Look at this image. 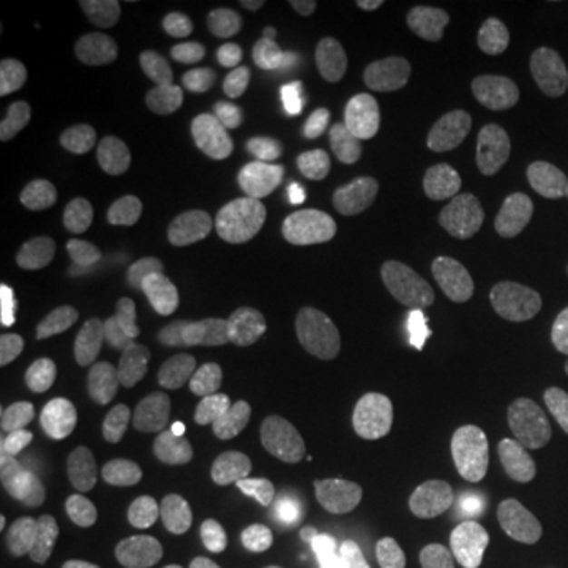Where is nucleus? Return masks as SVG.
<instances>
[{"mask_svg": "<svg viewBox=\"0 0 568 568\" xmlns=\"http://www.w3.org/2000/svg\"><path fill=\"white\" fill-rule=\"evenodd\" d=\"M443 343L422 329H397L376 339L361 358V389L379 406H408L437 382Z\"/></svg>", "mask_w": 568, "mask_h": 568, "instance_id": "f257e3e1", "label": "nucleus"}, {"mask_svg": "<svg viewBox=\"0 0 568 568\" xmlns=\"http://www.w3.org/2000/svg\"><path fill=\"white\" fill-rule=\"evenodd\" d=\"M560 389V372L548 355L508 347L474 366L471 393L481 406L508 410L548 403Z\"/></svg>", "mask_w": 568, "mask_h": 568, "instance_id": "f03ea898", "label": "nucleus"}, {"mask_svg": "<svg viewBox=\"0 0 568 568\" xmlns=\"http://www.w3.org/2000/svg\"><path fill=\"white\" fill-rule=\"evenodd\" d=\"M322 232L335 251L353 266H376L387 255L389 240L379 216L351 190H335L318 205Z\"/></svg>", "mask_w": 568, "mask_h": 568, "instance_id": "7ed1b4c3", "label": "nucleus"}, {"mask_svg": "<svg viewBox=\"0 0 568 568\" xmlns=\"http://www.w3.org/2000/svg\"><path fill=\"white\" fill-rule=\"evenodd\" d=\"M474 293V280L466 274L422 268L414 272L397 287V308L408 318L414 329L432 332L453 324V318L466 311Z\"/></svg>", "mask_w": 568, "mask_h": 568, "instance_id": "20e7f679", "label": "nucleus"}, {"mask_svg": "<svg viewBox=\"0 0 568 568\" xmlns=\"http://www.w3.org/2000/svg\"><path fill=\"white\" fill-rule=\"evenodd\" d=\"M355 368L345 353L314 351L297 358L280 382V400L290 410H314L343 397Z\"/></svg>", "mask_w": 568, "mask_h": 568, "instance_id": "39448f33", "label": "nucleus"}, {"mask_svg": "<svg viewBox=\"0 0 568 568\" xmlns=\"http://www.w3.org/2000/svg\"><path fill=\"white\" fill-rule=\"evenodd\" d=\"M497 568H568L566 552L542 521L527 514H503L493 529Z\"/></svg>", "mask_w": 568, "mask_h": 568, "instance_id": "423d86ee", "label": "nucleus"}, {"mask_svg": "<svg viewBox=\"0 0 568 568\" xmlns=\"http://www.w3.org/2000/svg\"><path fill=\"white\" fill-rule=\"evenodd\" d=\"M126 95L142 109H180L195 98V71L174 55H145L126 71Z\"/></svg>", "mask_w": 568, "mask_h": 568, "instance_id": "0eeeda50", "label": "nucleus"}, {"mask_svg": "<svg viewBox=\"0 0 568 568\" xmlns=\"http://www.w3.org/2000/svg\"><path fill=\"white\" fill-rule=\"evenodd\" d=\"M237 485L245 493L255 516L268 527H282L295 516L297 485L287 468L272 456L245 460L237 471Z\"/></svg>", "mask_w": 568, "mask_h": 568, "instance_id": "6e6552de", "label": "nucleus"}, {"mask_svg": "<svg viewBox=\"0 0 568 568\" xmlns=\"http://www.w3.org/2000/svg\"><path fill=\"white\" fill-rule=\"evenodd\" d=\"M379 545L385 568H429L443 556L445 537L429 516L403 510L379 531Z\"/></svg>", "mask_w": 568, "mask_h": 568, "instance_id": "1a4fd4ad", "label": "nucleus"}, {"mask_svg": "<svg viewBox=\"0 0 568 568\" xmlns=\"http://www.w3.org/2000/svg\"><path fill=\"white\" fill-rule=\"evenodd\" d=\"M163 272L176 290L184 293H203L209 290L219 272V255L211 240L193 226H176L169 232L161 251Z\"/></svg>", "mask_w": 568, "mask_h": 568, "instance_id": "9d476101", "label": "nucleus"}, {"mask_svg": "<svg viewBox=\"0 0 568 568\" xmlns=\"http://www.w3.org/2000/svg\"><path fill=\"white\" fill-rule=\"evenodd\" d=\"M92 426V403L84 395H59L42 403L32 422L27 424V437L42 450H63L82 443Z\"/></svg>", "mask_w": 568, "mask_h": 568, "instance_id": "9b49d317", "label": "nucleus"}, {"mask_svg": "<svg viewBox=\"0 0 568 568\" xmlns=\"http://www.w3.org/2000/svg\"><path fill=\"white\" fill-rule=\"evenodd\" d=\"M527 109L542 134H568V71L558 63H537L527 80Z\"/></svg>", "mask_w": 568, "mask_h": 568, "instance_id": "f8f14e48", "label": "nucleus"}, {"mask_svg": "<svg viewBox=\"0 0 568 568\" xmlns=\"http://www.w3.org/2000/svg\"><path fill=\"white\" fill-rule=\"evenodd\" d=\"M243 172L253 187L266 193L293 187L305 172V153L297 142H258L243 159Z\"/></svg>", "mask_w": 568, "mask_h": 568, "instance_id": "ddd939ff", "label": "nucleus"}, {"mask_svg": "<svg viewBox=\"0 0 568 568\" xmlns=\"http://www.w3.org/2000/svg\"><path fill=\"white\" fill-rule=\"evenodd\" d=\"M132 521L122 510H98L61 542V566H77L116 548L130 535Z\"/></svg>", "mask_w": 568, "mask_h": 568, "instance_id": "4468645a", "label": "nucleus"}, {"mask_svg": "<svg viewBox=\"0 0 568 568\" xmlns=\"http://www.w3.org/2000/svg\"><path fill=\"white\" fill-rule=\"evenodd\" d=\"M308 568H385L382 566L379 535L374 531H339V535L316 537L311 542Z\"/></svg>", "mask_w": 568, "mask_h": 568, "instance_id": "2eb2a0df", "label": "nucleus"}, {"mask_svg": "<svg viewBox=\"0 0 568 568\" xmlns=\"http://www.w3.org/2000/svg\"><path fill=\"white\" fill-rule=\"evenodd\" d=\"M134 11L151 38L169 48L187 45L201 32V6L193 0H140Z\"/></svg>", "mask_w": 568, "mask_h": 568, "instance_id": "dca6fc26", "label": "nucleus"}, {"mask_svg": "<svg viewBox=\"0 0 568 568\" xmlns=\"http://www.w3.org/2000/svg\"><path fill=\"white\" fill-rule=\"evenodd\" d=\"M95 335V316L80 301H53L34 322V337L48 351H74Z\"/></svg>", "mask_w": 568, "mask_h": 568, "instance_id": "f3484780", "label": "nucleus"}, {"mask_svg": "<svg viewBox=\"0 0 568 568\" xmlns=\"http://www.w3.org/2000/svg\"><path fill=\"white\" fill-rule=\"evenodd\" d=\"M155 368L153 339L140 329H126L113 339L105 355L109 379L122 389H138L151 379Z\"/></svg>", "mask_w": 568, "mask_h": 568, "instance_id": "a211bd4d", "label": "nucleus"}, {"mask_svg": "<svg viewBox=\"0 0 568 568\" xmlns=\"http://www.w3.org/2000/svg\"><path fill=\"white\" fill-rule=\"evenodd\" d=\"M497 284L503 293L516 301H539L550 287V264L545 253L527 247V251L506 253L495 264Z\"/></svg>", "mask_w": 568, "mask_h": 568, "instance_id": "6ab92c4d", "label": "nucleus"}, {"mask_svg": "<svg viewBox=\"0 0 568 568\" xmlns=\"http://www.w3.org/2000/svg\"><path fill=\"white\" fill-rule=\"evenodd\" d=\"M237 355V337L222 324L195 332L180 351V368L190 376H222Z\"/></svg>", "mask_w": 568, "mask_h": 568, "instance_id": "aec40b11", "label": "nucleus"}, {"mask_svg": "<svg viewBox=\"0 0 568 568\" xmlns=\"http://www.w3.org/2000/svg\"><path fill=\"white\" fill-rule=\"evenodd\" d=\"M161 222L151 209H124L109 216L101 226V240L105 247L113 253L126 255V258H138L153 251L159 243Z\"/></svg>", "mask_w": 568, "mask_h": 568, "instance_id": "412c9836", "label": "nucleus"}, {"mask_svg": "<svg viewBox=\"0 0 568 568\" xmlns=\"http://www.w3.org/2000/svg\"><path fill=\"white\" fill-rule=\"evenodd\" d=\"M345 42L351 53L364 63H382L400 53L403 30L397 21L382 13L355 17L345 30Z\"/></svg>", "mask_w": 568, "mask_h": 568, "instance_id": "4be33fe9", "label": "nucleus"}, {"mask_svg": "<svg viewBox=\"0 0 568 568\" xmlns=\"http://www.w3.org/2000/svg\"><path fill=\"white\" fill-rule=\"evenodd\" d=\"M237 119L251 130L261 142H282L287 140L290 124L284 116L280 101L258 84H240L232 95Z\"/></svg>", "mask_w": 568, "mask_h": 568, "instance_id": "5701e85b", "label": "nucleus"}, {"mask_svg": "<svg viewBox=\"0 0 568 568\" xmlns=\"http://www.w3.org/2000/svg\"><path fill=\"white\" fill-rule=\"evenodd\" d=\"M53 184L42 169H27L13 182L11 195L3 201L0 209V232L17 234L32 222L38 213L51 201Z\"/></svg>", "mask_w": 568, "mask_h": 568, "instance_id": "b1692460", "label": "nucleus"}, {"mask_svg": "<svg viewBox=\"0 0 568 568\" xmlns=\"http://www.w3.org/2000/svg\"><path fill=\"white\" fill-rule=\"evenodd\" d=\"M45 132V116L32 101L24 98H6L0 105V159L32 151Z\"/></svg>", "mask_w": 568, "mask_h": 568, "instance_id": "393cba45", "label": "nucleus"}, {"mask_svg": "<svg viewBox=\"0 0 568 568\" xmlns=\"http://www.w3.org/2000/svg\"><path fill=\"white\" fill-rule=\"evenodd\" d=\"M474 88L458 67L435 63L424 74L422 101L435 116H468Z\"/></svg>", "mask_w": 568, "mask_h": 568, "instance_id": "a878e982", "label": "nucleus"}, {"mask_svg": "<svg viewBox=\"0 0 568 568\" xmlns=\"http://www.w3.org/2000/svg\"><path fill=\"white\" fill-rule=\"evenodd\" d=\"M410 247L424 264L437 272H453L460 264H466L471 255V245L464 234L456 230H443V226H426L410 237Z\"/></svg>", "mask_w": 568, "mask_h": 568, "instance_id": "bb28decb", "label": "nucleus"}, {"mask_svg": "<svg viewBox=\"0 0 568 568\" xmlns=\"http://www.w3.org/2000/svg\"><path fill=\"white\" fill-rule=\"evenodd\" d=\"M111 416L116 422V429L122 432L124 443L134 447L153 445L155 439L169 432V418L163 416V410L151 406V403L122 397V400L111 406Z\"/></svg>", "mask_w": 568, "mask_h": 568, "instance_id": "cd10ccee", "label": "nucleus"}, {"mask_svg": "<svg viewBox=\"0 0 568 568\" xmlns=\"http://www.w3.org/2000/svg\"><path fill=\"white\" fill-rule=\"evenodd\" d=\"M268 453H272V439H268L264 432L237 429L213 447V474L224 481H237V471L245 460H251L255 456H268Z\"/></svg>", "mask_w": 568, "mask_h": 568, "instance_id": "c85d7f7f", "label": "nucleus"}, {"mask_svg": "<svg viewBox=\"0 0 568 568\" xmlns=\"http://www.w3.org/2000/svg\"><path fill=\"white\" fill-rule=\"evenodd\" d=\"M193 531L195 537L201 539L205 552H209L219 566H224L226 560H232L234 550L230 539H226V508L219 497L205 495L195 503Z\"/></svg>", "mask_w": 568, "mask_h": 568, "instance_id": "c756f323", "label": "nucleus"}, {"mask_svg": "<svg viewBox=\"0 0 568 568\" xmlns=\"http://www.w3.org/2000/svg\"><path fill=\"white\" fill-rule=\"evenodd\" d=\"M358 132V119L351 116V113H326V116H316L305 124L303 138L316 153L339 155L355 145Z\"/></svg>", "mask_w": 568, "mask_h": 568, "instance_id": "7c9ffc66", "label": "nucleus"}, {"mask_svg": "<svg viewBox=\"0 0 568 568\" xmlns=\"http://www.w3.org/2000/svg\"><path fill=\"white\" fill-rule=\"evenodd\" d=\"M416 138V116L410 111H395L376 126L372 148L382 163H397L408 155Z\"/></svg>", "mask_w": 568, "mask_h": 568, "instance_id": "2f4dec72", "label": "nucleus"}, {"mask_svg": "<svg viewBox=\"0 0 568 568\" xmlns=\"http://www.w3.org/2000/svg\"><path fill=\"white\" fill-rule=\"evenodd\" d=\"M272 48L280 59L290 63H308L322 53V38L311 24L305 21L290 19L274 27Z\"/></svg>", "mask_w": 568, "mask_h": 568, "instance_id": "473e14b6", "label": "nucleus"}, {"mask_svg": "<svg viewBox=\"0 0 568 568\" xmlns=\"http://www.w3.org/2000/svg\"><path fill=\"white\" fill-rule=\"evenodd\" d=\"M468 166L481 193H497L506 180V161H503V138H481L468 145Z\"/></svg>", "mask_w": 568, "mask_h": 568, "instance_id": "72a5a7b5", "label": "nucleus"}, {"mask_svg": "<svg viewBox=\"0 0 568 568\" xmlns=\"http://www.w3.org/2000/svg\"><path fill=\"white\" fill-rule=\"evenodd\" d=\"M284 92H287L290 101L301 105H326L339 98L343 80L335 71H301V74H293L284 82Z\"/></svg>", "mask_w": 568, "mask_h": 568, "instance_id": "f704fd0d", "label": "nucleus"}, {"mask_svg": "<svg viewBox=\"0 0 568 568\" xmlns=\"http://www.w3.org/2000/svg\"><path fill=\"white\" fill-rule=\"evenodd\" d=\"M358 195L364 197L376 216H389V213L400 211L403 201H406V190H403L400 180L387 172H376V169L358 174Z\"/></svg>", "mask_w": 568, "mask_h": 568, "instance_id": "c9c22d12", "label": "nucleus"}, {"mask_svg": "<svg viewBox=\"0 0 568 568\" xmlns=\"http://www.w3.org/2000/svg\"><path fill=\"white\" fill-rule=\"evenodd\" d=\"M550 201V187L542 180H531L524 184L521 190L514 195L508 211H506V224L514 232H527L542 219L545 209Z\"/></svg>", "mask_w": 568, "mask_h": 568, "instance_id": "e433bc0d", "label": "nucleus"}, {"mask_svg": "<svg viewBox=\"0 0 568 568\" xmlns=\"http://www.w3.org/2000/svg\"><path fill=\"white\" fill-rule=\"evenodd\" d=\"M24 516L27 500L21 481L11 474H3L0 477V535L6 545H19L24 539Z\"/></svg>", "mask_w": 568, "mask_h": 568, "instance_id": "4c0bfd02", "label": "nucleus"}, {"mask_svg": "<svg viewBox=\"0 0 568 568\" xmlns=\"http://www.w3.org/2000/svg\"><path fill=\"white\" fill-rule=\"evenodd\" d=\"M361 95H364V103L368 111L374 113H389L393 116L397 105H400L403 95H406V84L393 71H376V74L368 77L361 88Z\"/></svg>", "mask_w": 568, "mask_h": 568, "instance_id": "58836bf2", "label": "nucleus"}, {"mask_svg": "<svg viewBox=\"0 0 568 568\" xmlns=\"http://www.w3.org/2000/svg\"><path fill=\"white\" fill-rule=\"evenodd\" d=\"M174 566V537L166 531H148L132 550L126 568H172Z\"/></svg>", "mask_w": 568, "mask_h": 568, "instance_id": "ea45409f", "label": "nucleus"}, {"mask_svg": "<svg viewBox=\"0 0 568 568\" xmlns=\"http://www.w3.org/2000/svg\"><path fill=\"white\" fill-rule=\"evenodd\" d=\"M314 535H293L284 537L282 542L272 545L264 552V568H308L305 566V556H308Z\"/></svg>", "mask_w": 568, "mask_h": 568, "instance_id": "a19ab883", "label": "nucleus"}, {"mask_svg": "<svg viewBox=\"0 0 568 568\" xmlns=\"http://www.w3.org/2000/svg\"><path fill=\"white\" fill-rule=\"evenodd\" d=\"M174 566L176 568H222L213 560L201 539L195 537L193 527L182 529L180 535H174Z\"/></svg>", "mask_w": 568, "mask_h": 568, "instance_id": "79ce46f5", "label": "nucleus"}, {"mask_svg": "<svg viewBox=\"0 0 568 568\" xmlns=\"http://www.w3.org/2000/svg\"><path fill=\"white\" fill-rule=\"evenodd\" d=\"M481 9L489 11V17L500 21L503 27H516L518 21H524V17H527L529 6L524 0H485Z\"/></svg>", "mask_w": 568, "mask_h": 568, "instance_id": "37998d69", "label": "nucleus"}, {"mask_svg": "<svg viewBox=\"0 0 568 568\" xmlns=\"http://www.w3.org/2000/svg\"><path fill=\"white\" fill-rule=\"evenodd\" d=\"M550 245L558 261L568 268V205H558L550 216Z\"/></svg>", "mask_w": 568, "mask_h": 568, "instance_id": "c03bdc74", "label": "nucleus"}, {"mask_svg": "<svg viewBox=\"0 0 568 568\" xmlns=\"http://www.w3.org/2000/svg\"><path fill=\"white\" fill-rule=\"evenodd\" d=\"M479 329H481V337L489 339V343L506 337L508 329H510L506 311L497 308V305H485V308H481V314H479Z\"/></svg>", "mask_w": 568, "mask_h": 568, "instance_id": "a18cd8bd", "label": "nucleus"}, {"mask_svg": "<svg viewBox=\"0 0 568 568\" xmlns=\"http://www.w3.org/2000/svg\"><path fill=\"white\" fill-rule=\"evenodd\" d=\"M495 103H497V92L493 88H474L468 116H485V113L495 109Z\"/></svg>", "mask_w": 568, "mask_h": 568, "instance_id": "49530a36", "label": "nucleus"}, {"mask_svg": "<svg viewBox=\"0 0 568 568\" xmlns=\"http://www.w3.org/2000/svg\"><path fill=\"white\" fill-rule=\"evenodd\" d=\"M400 9H403V11H408L410 17L429 19L432 13H437V11H439V3H437V0H403Z\"/></svg>", "mask_w": 568, "mask_h": 568, "instance_id": "de8ad7c7", "label": "nucleus"}, {"mask_svg": "<svg viewBox=\"0 0 568 568\" xmlns=\"http://www.w3.org/2000/svg\"><path fill=\"white\" fill-rule=\"evenodd\" d=\"M556 343L560 351L568 355V311L558 318V324H556Z\"/></svg>", "mask_w": 568, "mask_h": 568, "instance_id": "09e8293b", "label": "nucleus"}, {"mask_svg": "<svg viewBox=\"0 0 568 568\" xmlns=\"http://www.w3.org/2000/svg\"><path fill=\"white\" fill-rule=\"evenodd\" d=\"M458 61H460V51L456 45L439 48V61L437 63H443V67H458Z\"/></svg>", "mask_w": 568, "mask_h": 568, "instance_id": "8fccbe9b", "label": "nucleus"}, {"mask_svg": "<svg viewBox=\"0 0 568 568\" xmlns=\"http://www.w3.org/2000/svg\"><path fill=\"white\" fill-rule=\"evenodd\" d=\"M0 568H40V566L27 556H11V558L0 560Z\"/></svg>", "mask_w": 568, "mask_h": 568, "instance_id": "3c124183", "label": "nucleus"}]
</instances>
